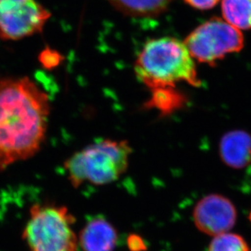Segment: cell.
<instances>
[{
	"label": "cell",
	"mask_w": 251,
	"mask_h": 251,
	"mask_svg": "<svg viewBox=\"0 0 251 251\" xmlns=\"http://www.w3.org/2000/svg\"><path fill=\"white\" fill-rule=\"evenodd\" d=\"M49 114V96L30 78L0 81V171L39 152Z\"/></svg>",
	"instance_id": "obj_1"
},
{
	"label": "cell",
	"mask_w": 251,
	"mask_h": 251,
	"mask_svg": "<svg viewBox=\"0 0 251 251\" xmlns=\"http://www.w3.org/2000/svg\"><path fill=\"white\" fill-rule=\"evenodd\" d=\"M134 71L138 80L150 91L176 87L180 82L195 87L201 85L186 45L171 37L148 42L135 61Z\"/></svg>",
	"instance_id": "obj_2"
},
{
	"label": "cell",
	"mask_w": 251,
	"mask_h": 251,
	"mask_svg": "<svg viewBox=\"0 0 251 251\" xmlns=\"http://www.w3.org/2000/svg\"><path fill=\"white\" fill-rule=\"evenodd\" d=\"M131 153L127 140L104 139L75 152L64 167L74 188L86 182L105 185L116 181L126 172Z\"/></svg>",
	"instance_id": "obj_3"
},
{
	"label": "cell",
	"mask_w": 251,
	"mask_h": 251,
	"mask_svg": "<svg viewBox=\"0 0 251 251\" xmlns=\"http://www.w3.org/2000/svg\"><path fill=\"white\" fill-rule=\"evenodd\" d=\"M75 223V216L65 206L35 204L29 210L22 239L29 251H77Z\"/></svg>",
	"instance_id": "obj_4"
},
{
	"label": "cell",
	"mask_w": 251,
	"mask_h": 251,
	"mask_svg": "<svg viewBox=\"0 0 251 251\" xmlns=\"http://www.w3.org/2000/svg\"><path fill=\"white\" fill-rule=\"evenodd\" d=\"M184 43L194 60L214 65L228 54L241 51L244 37L241 30L215 17L196 28Z\"/></svg>",
	"instance_id": "obj_5"
},
{
	"label": "cell",
	"mask_w": 251,
	"mask_h": 251,
	"mask_svg": "<svg viewBox=\"0 0 251 251\" xmlns=\"http://www.w3.org/2000/svg\"><path fill=\"white\" fill-rule=\"evenodd\" d=\"M50 16L37 0H0V39L19 40L39 33Z\"/></svg>",
	"instance_id": "obj_6"
},
{
	"label": "cell",
	"mask_w": 251,
	"mask_h": 251,
	"mask_svg": "<svg viewBox=\"0 0 251 251\" xmlns=\"http://www.w3.org/2000/svg\"><path fill=\"white\" fill-rule=\"evenodd\" d=\"M193 218L199 231L215 237L228 232L234 227L237 209L228 198L212 193L198 201L193 209Z\"/></svg>",
	"instance_id": "obj_7"
},
{
	"label": "cell",
	"mask_w": 251,
	"mask_h": 251,
	"mask_svg": "<svg viewBox=\"0 0 251 251\" xmlns=\"http://www.w3.org/2000/svg\"><path fill=\"white\" fill-rule=\"evenodd\" d=\"M77 239L82 251H114L119 233L111 223L104 218L97 217L82 227Z\"/></svg>",
	"instance_id": "obj_8"
},
{
	"label": "cell",
	"mask_w": 251,
	"mask_h": 251,
	"mask_svg": "<svg viewBox=\"0 0 251 251\" xmlns=\"http://www.w3.org/2000/svg\"><path fill=\"white\" fill-rule=\"evenodd\" d=\"M220 156L227 167L242 169L251 163V135L245 130H231L223 135Z\"/></svg>",
	"instance_id": "obj_9"
},
{
	"label": "cell",
	"mask_w": 251,
	"mask_h": 251,
	"mask_svg": "<svg viewBox=\"0 0 251 251\" xmlns=\"http://www.w3.org/2000/svg\"><path fill=\"white\" fill-rule=\"evenodd\" d=\"M115 8L131 17H152L167 9L172 0H108Z\"/></svg>",
	"instance_id": "obj_10"
},
{
	"label": "cell",
	"mask_w": 251,
	"mask_h": 251,
	"mask_svg": "<svg viewBox=\"0 0 251 251\" xmlns=\"http://www.w3.org/2000/svg\"><path fill=\"white\" fill-rule=\"evenodd\" d=\"M222 14L225 22L239 30L251 29V0H222Z\"/></svg>",
	"instance_id": "obj_11"
},
{
	"label": "cell",
	"mask_w": 251,
	"mask_h": 251,
	"mask_svg": "<svg viewBox=\"0 0 251 251\" xmlns=\"http://www.w3.org/2000/svg\"><path fill=\"white\" fill-rule=\"evenodd\" d=\"M152 96L146 106L156 109L162 114H168L184 106L186 99L176 87H164L152 90Z\"/></svg>",
	"instance_id": "obj_12"
},
{
	"label": "cell",
	"mask_w": 251,
	"mask_h": 251,
	"mask_svg": "<svg viewBox=\"0 0 251 251\" xmlns=\"http://www.w3.org/2000/svg\"><path fill=\"white\" fill-rule=\"evenodd\" d=\"M208 251H251L244 238L236 234L225 232L215 236L209 246Z\"/></svg>",
	"instance_id": "obj_13"
},
{
	"label": "cell",
	"mask_w": 251,
	"mask_h": 251,
	"mask_svg": "<svg viewBox=\"0 0 251 251\" xmlns=\"http://www.w3.org/2000/svg\"><path fill=\"white\" fill-rule=\"evenodd\" d=\"M39 61L44 67L47 69H51V68L56 67L60 64L61 56L53 50L46 49L39 56Z\"/></svg>",
	"instance_id": "obj_14"
},
{
	"label": "cell",
	"mask_w": 251,
	"mask_h": 251,
	"mask_svg": "<svg viewBox=\"0 0 251 251\" xmlns=\"http://www.w3.org/2000/svg\"><path fill=\"white\" fill-rule=\"evenodd\" d=\"M184 1L194 8L206 10L215 7L220 0H184Z\"/></svg>",
	"instance_id": "obj_15"
},
{
	"label": "cell",
	"mask_w": 251,
	"mask_h": 251,
	"mask_svg": "<svg viewBox=\"0 0 251 251\" xmlns=\"http://www.w3.org/2000/svg\"></svg>",
	"instance_id": "obj_16"
}]
</instances>
